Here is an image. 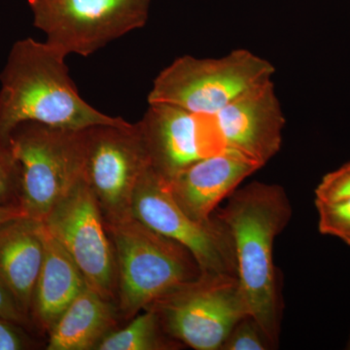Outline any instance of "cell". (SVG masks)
<instances>
[{
  "instance_id": "17",
  "label": "cell",
  "mask_w": 350,
  "mask_h": 350,
  "mask_svg": "<svg viewBox=\"0 0 350 350\" xmlns=\"http://www.w3.org/2000/svg\"><path fill=\"white\" fill-rule=\"evenodd\" d=\"M181 347L165 331L157 313L146 308L123 328L108 334L96 350H172Z\"/></svg>"
},
{
  "instance_id": "22",
  "label": "cell",
  "mask_w": 350,
  "mask_h": 350,
  "mask_svg": "<svg viewBox=\"0 0 350 350\" xmlns=\"http://www.w3.org/2000/svg\"><path fill=\"white\" fill-rule=\"evenodd\" d=\"M25 327L0 317V350L32 349L33 340Z\"/></svg>"
},
{
  "instance_id": "25",
  "label": "cell",
  "mask_w": 350,
  "mask_h": 350,
  "mask_svg": "<svg viewBox=\"0 0 350 350\" xmlns=\"http://www.w3.org/2000/svg\"><path fill=\"white\" fill-rule=\"evenodd\" d=\"M347 349H350V337H349V342H347Z\"/></svg>"
},
{
  "instance_id": "10",
  "label": "cell",
  "mask_w": 350,
  "mask_h": 350,
  "mask_svg": "<svg viewBox=\"0 0 350 350\" xmlns=\"http://www.w3.org/2000/svg\"><path fill=\"white\" fill-rule=\"evenodd\" d=\"M43 225L72 258L88 287L117 303L114 248L105 217L84 179L50 211Z\"/></svg>"
},
{
  "instance_id": "15",
  "label": "cell",
  "mask_w": 350,
  "mask_h": 350,
  "mask_svg": "<svg viewBox=\"0 0 350 350\" xmlns=\"http://www.w3.org/2000/svg\"><path fill=\"white\" fill-rule=\"evenodd\" d=\"M44 244L43 262L32 295L29 322L32 330L47 336L64 310L88 285L72 258L45 227Z\"/></svg>"
},
{
  "instance_id": "9",
  "label": "cell",
  "mask_w": 350,
  "mask_h": 350,
  "mask_svg": "<svg viewBox=\"0 0 350 350\" xmlns=\"http://www.w3.org/2000/svg\"><path fill=\"white\" fill-rule=\"evenodd\" d=\"M131 213L147 227L187 248L200 273L238 276L234 241L227 226L215 214L206 222L188 216L170 194L167 180L151 167L138 181Z\"/></svg>"
},
{
  "instance_id": "14",
  "label": "cell",
  "mask_w": 350,
  "mask_h": 350,
  "mask_svg": "<svg viewBox=\"0 0 350 350\" xmlns=\"http://www.w3.org/2000/svg\"><path fill=\"white\" fill-rule=\"evenodd\" d=\"M44 248V226L40 221L22 215L0 225V284L29 321Z\"/></svg>"
},
{
  "instance_id": "4",
  "label": "cell",
  "mask_w": 350,
  "mask_h": 350,
  "mask_svg": "<svg viewBox=\"0 0 350 350\" xmlns=\"http://www.w3.org/2000/svg\"><path fill=\"white\" fill-rule=\"evenodd\" d=\"M275 72L269 61L245 49L218 59L177 57L154 80L148 103L213 117L250 90L271 81Z\"/></svg>"
},
{
  "instance_id": "16",
  "label": "cell",
  "mask_w": 350,
  "mask_h": 350,
  "mask_svg": "<svg viewBox=\"0 0 350 350\" xmlns=\"http://www.w3.org/2000/svg\"><path fill=\"white\" fill-rule=\"evenodd\" d=\"M116 301L87 287L68 306L47 335V350H96L121 321Z\"/></svg>"
},
{
  "instance_id": "8",
  "label": "cell",
  "mask_w": 350,
  "mask_h": 350,
  "mask_svg": "<svg viewBox=\"0 0 350 350\" xmlns=\"http://www.w3.org/2000/svg\"><path fill=\"white\" fill-rule=\"evenodd\" d=\"M149 167L137 124H101L84 129L83 179L107 224L133 215L135 188Z\"/></svg>"
},
{
  "instance_id": "11",
  "label": "cell",
  "mask_w": 350,
  "mask_h": 350,
  "mask_svg": "<svg viewBox=\"0 0 350 350\" xmlns=\"http://www.w3.org/2000/svg\"><path fill=\"white\" fill-rule=\"evenodd\" d=\"M150 167L170 180L206 157L224 150L213 117L195 114L167 103H149L137 123Z\"/></svg>"
},
{
  "instance_id": "2",
  "label": "cell",
  "mask_w": 350,
  "mask_h": 350,
  "mask_svg": "<svg viewBox=\"0 0 350 350\" xmlns=\"http://www.w3.org/2000/svg\"><path fill=\"white\" fill-rule=\"evenodd\" d=\"M66 56L27 38L14 43L0 73V137L23 122L84 130L126 120L103 114L86 103L73 84Z\"/></svg>"
},
{
  "instance_id": "21",
  "label": "cell",
  "mask_w": 350,
  "mask_h": 350,
  "mask_svg": "<svg viewBox=\"0 0 350 350\" xmlns=\"http://www.w3.org/2000/svg\"><path fill=\"white\" fill-rule=\"evenodd\" d=\"M314 194L315 199L328 202L350 197V162L324 175Z\"/></svg>"
},
{
  "instance_id": "12",
  "label": "cell",
  "mask_w": 350,
  "mask_h": 350,
  "mask_svg": "<svg viewBox=\"0 0 350 350\" xmlns=\"http://www.w3.org/2000/svg\"><path fill=\"white\" fill-rule=\"evenodd\" d=\"M213 120L225 148L241 152L262 167L282 148L285 118L273 80L232 101Z\"/></svg>"
},
{
  "instance_id": "1",
  "label": "cell",
  "mask_w": 350,
  "mask_h": 350,
  "mask_svg": "<svg viewBox=\"0 0 350 350\" xmlns=\"http://www.w3.org/2000/svg\"><path fill=\"white\" fill-rule=\"evenodd\" d=\"M214 214L231 232L237 275L250 315L278 347L283 304L273 246L291 219L289 198L278 184L255 181L237 189Z\"/></svg>"
},
{
  "instance_id": "6",
  "label": "cell",
  "mask_w": 350,
  "mask_h": 350,
  "mask_svg": "<svg viewBox=\"0 0 350 350\" xmlns=\"http://www.w3.org/2000/svg\"><path fill=\"white\" fill-rule=\"evenodd\" d=\"M146 308L170 337L196 350H220L234 325L250 315L238 276L222 273H200Z\"/></svg>"
},
{
  "instance_id": "13",
  "label": "cell",
  "mask_w": 350,
  "mask_h": 350,
  "mask_svg": "<svg viewBox=\"0 0 350 350\" xmlns=\"http://www.w3.org/2000/svg\"><path fill=\"white\" fill-rule=\"evenodd\" d=\"M260 169L261 165L247 156L226 148L192 163L167 182L182 211L196 221L206 222L223 200Z\"/></svg>"
},
{
  "instance_id": "7",
  "label": "cell",
  "mask_w": 350,
  "mask_h": 350,
  "mask_svg": "<svg viewBox=\"0 0 350 350\" xmlns=\"http://www.w3.org/2000/svg\"><path fill=\"white\" fill-rule=\"evenodd\" d=\"M33 25L64 56L89 57L146 25L151 0H27Z\"/></svg>"
},
{
  "instance_id": "20",
  "label": "cell",
  "mask_w": 350,
  "mask_h": 350,
  "mask_svg": "<svg viewBox=\"0 0 350 350\" xmlns=\"http://www.w3.org/2000/svg\"><path fill=\"white\" fill-rule=\"evenodd\" d=\"M273 349L262 329L250 315L234 325L220 350H267Z\"/></svg>"
},
{
  "instance_id": "3",
  "label": "cell",
  "mask_w": 350,
  "mask_h": 350,
  "mask_svg": "<svg viewBox=\"0 0 350 350\" xmlns=\"http://www.w3.org/2000/svg\"><path fill=\"white\" fill-rule=\"evenodd\" d=\"M107 226L116 258L117 305L124 321L200 275L199 265L187 248L133 215Z\"/></svg>"
},
{
  "instance_id": "5",
  "label": "cell",
  "mask_w": 350,
  "mask_h": 350,
  "mask_svg": "<svg viewBox=\"0 0 350 350\" xmlns=\"http://www.w3.org/2000/svg\"><path fill=\"white\" fill-rule=\"evenodd\" d=\"M10 144L21 167V208L43 222L83 178L84 130L23 122Z\"/></svg>"
},
{
  "instance_id": "19",
  "label": "cell",
  "mask_w": 350,
  "mask_h": 350,
  "mask_svg": "<svg viewBox=\"0 0 350 350\" xmlns=\"http://www.w3.org/2000/svg\"><path fill=\"white\" fill-rule=\"evenodd\" d=\"M20 195L19 162L14 155L10 138L0 137V206H20Z\"/></svg>"
},
{
  "instance_id": "23",
  "label": "cell",
  "mask_w": 350,
  "mask_h": 350,
  "mask_svg": "<svg viewBox=\"0 0 350 350\" xmlns=\"http://www.w3.org/2000/svg\"><path fill=\"white\" fill-rule=\"evenodd\" d=\"M0 317L19 324V325L29 329V331H32L29 320L23 314L12 297L1 284H0Z\"/></svg>"
},
{
  "instance_id": "18",
  "label": "cell",
  "mask_w": 350,
  "mask_h": 350,
  "mask_svg": "<svg viewBox=\"0 0 350 350\" xmlns=\"http://www.w3.org/2000/svg\"><path fill=\"white\" fill-rule=\"evenodd\" d=\"M319 213V231L335 237L350 246V197L337 200H314Z\"/></svg>"
},
{
  "instance_id": "24",
  "label": "cell",
  "mask_w": 350,
  "mask_h": 350,
  "mask_svg": "<svg viewBox=\"0 0 350 350\" xmlns=\"http://www.w3.org/2000/svg\"><path fill=\"white\" fill-rule=\"evenodd\" d=\"M25 215L24 211L20 206H0V225L5 223L10 219Z\"/></svg>"
}]
</instances>
